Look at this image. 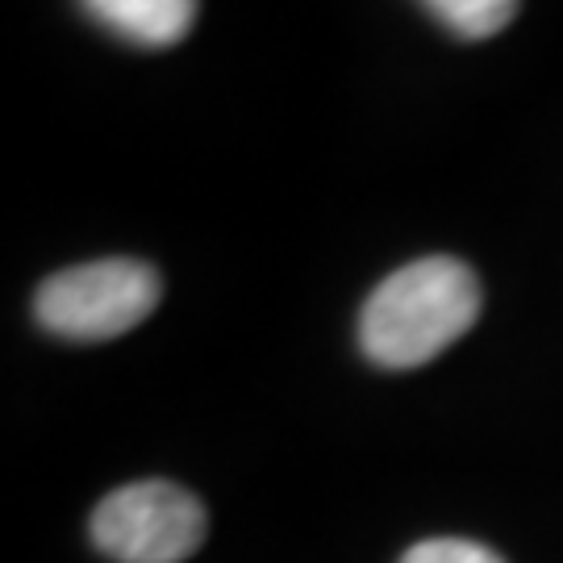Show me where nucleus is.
Returning a JSON list of instances; mask_svg holds the SVG:
<instances>
[{"mask_svg": "<svg viewBox=\"0 0 563 563\" xmlns=\"http://www.w3.org/2000/svg\"><path fill=\"white\" fill-rule=\"evenodd\" d=\"M481 305V280L467 263L455 255H422L397 267L363 301V355L388 372L422 367L476 325Z\"/></svg>", "mask_w": 563, "mask_h": 563, "instance_id": "obj_1", "label": "nucleus"}, {"mask_svg": "<svg viewBox=\"0 0 563 563\" xmlns=\"http://www.w3.org/2000/svg\"><path fill=\"white\" fill-rule=\"evenodd\" d=\"M159 297L163 280L151 263L113 255L46 276L34 297V318L63 342H109L146 322Z\"/></svg>", "mask_w": 563, "mask_h": 563, "instance_id": "obj_2", "label": "nucleus"}, {"mask_svg": "<svg viewBox=\"0 0 563 563\" xmlns=\"http://www.w3.org/2000/svg\"><path fill=\"white\" fill-rule=\"evenodd\" d=\"M88 534L118 563H184L201 551L209 514L180 484L134 481L97 505Z\"/></svg>", "mask_w": 563, "mask_h": 563, "instance_id": "obj_3", "label": "nucleus"}, {"mask_svg": "<svg viewBox=\"0 0 563 563\" xmlns=\"http://www.w3.org/2000/svg\"><path fill=\"white\" fill-rule=\"evenodd\" d=\"M84 13L142 51H167L188 38L197 4L192 0H88Z\"/></svg>", "mask_w": 563, "mask_h": 563, "instance_id": "obj_4", "label": "nucleus"}, {"mask_svg": "<svg viewBox=\"0 0 563 563\" xmlns=\"http://www.w3.org/2000/svg\"><path fill=\"white\" fill-rule=\"evenodd\" d=\"M426 13L446 25L455 38L463 42H484L501 34L509 21L518 18L514 0H430Z\"/></svg>", "mask_w": 563, "mask_h": 563, "instance_id": "obj_5", "label": "nucleus"}, {"mask_svg": "<svg viewBox=\"0 0 563 563\" xmlns=\"http://www.w3.org/2000/svg\"><path fill=\"white\" fill-rule=\"evenodd\" d=\"M401 563H505L493 547L472 543V539H426L409 547Z\"/></svg>", "mask_w": 563, "mask_h": 563, "instance_id": "obj_6", "label": "nucleus"}]
</instances>
